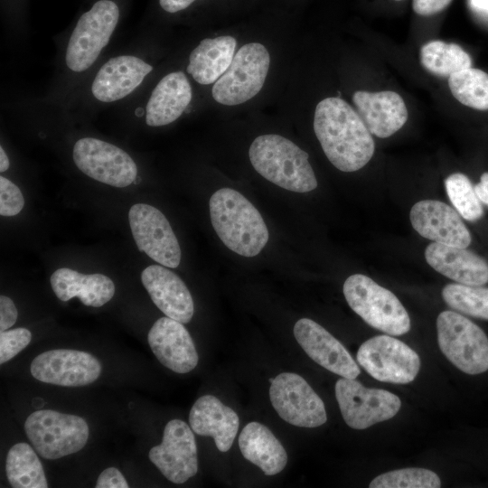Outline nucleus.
<instances>
[{
    "label": "nucleus",
    "instance_id": "1a4fd4ad",
    "mask_svg": "<svg viewBox=\"0 0 488 488\" xmlns=\"http://www.w3.org/2000/svg\"><path fill=\"white\" fill-rule=\"evenodd\" d=\"M359 364L375 380L406 384L414 380L420 368L418 354L389 335L365 341L356 354Z\"/></svg>",
    "mask_w": 488,
    "mask_h": 488
},
{
    "label": "nucleus",
    "instance_id": "423d86ee",
    "mask_svg": "<svg viewBox=\"0 0 488 488\" xmlns=\"http://www.w3.org/2000/svg\"><path fill=\"white\" fill-rule=\"evenodd\" d=\"M24 430L36 452L50 460L77 453L89 434L84 418L51 409L33 412L24 422Z\"/></svg>",
    "mask_w": 488,
    "mask_h": 488
},
{
    "label": "nucleus",
    "instance_id": "c03bdc74",
    "mask_svg": "<svg viewBox=\"0 0 488 488\" xmlns=\"http://www.w3.org/2000/svg\"><path fill=\"white\" fill-rule=\"evenodd\" d=\"M274 379L270 378L268 380L269 382L271 383L273 381Z\"/></svg>",
    "mask_w": 488,
    "mask_h": 488
},
{
    "label": "nucleus",
    "instance_id": "f8f14e48",
    "mask_svg": "<svg viewBox=\"0 0 488 488\" xmlns=\"http://www.w3.org/2000/svg\"><path fill=\"white\" fill-rule=\"evenodd\" d=\"M73 161L89 177L114 187L128 186L137 174L136 164L128 154L93 137H84L75 143Z\"/></svg>",
    "mask_w": 488,
    "mask_h": 488
},
{
    "label": "nucleus",
    "instance_id": "9d476101",
    "mask_svg": "<svg viewBox=\"0 0 488 488\" xmlns=\"http://www.w3.org/2000/svg\"><path fill=\"white\" fill-rule=\"evenodd\" d=\"M335 397L345 423L353 429H365L386 421L401 407L397 395L385 389L365 388L355 379L343 377L335 383Z\"/></svg>",
    "mask_w": 488,
    "mask_h": 488
},
{
    "label": "nucleus",
    "instance_id": "412c9836",
    "mask_svg": "<svg viewBox=\"0 0 488 488\" xmlns=\"http://www.w3.org/2000/svg\"><path fill=\"white\" fill-rule=\"evenodd\" d=\"M153 67L143 60L121 55L108 60L98 71L92 86L93 96L102 102H113L136 89Z\"/></svg>",
    "mask_w": 488,
    "mask_h": 488
},
{
    "label": "nucleus",
    "instance_id": "6e6552de",
    "mask_svg": "<svg viewBox=\"0 0 488 488\" xmlns=\"http://www.w3.org/2000/svg\"><path fill=\"white\" fill-rule=\"evenodd\" d=\"M119 18L117 5L100 0L79 19L66 50V64L73 71L89 69L107 46Z\"/></svg>",
    "mask_w": 488,
    "mask_h": 488
},
{
    "label": "nucleus",
    "instance_id": "ea45409f",
    "mask_svg": "<svg viewBox=\"0 0 488 488\" xmlns=\"http://www.w3.org/2000/svg\"><path fill=\"white\" fill-rule=\"evenodd\" d=\"M476 194L481 201L488 206V173H483L480 182L474 186Z\"/></svg>",
    "mask_w": 488,
    "mask_h": 488
},
{
    "label": "nucleus",
    "instance_id": "7ed1b4c3",
    "mask_svg": "<svg viewBox=\"0 0 488 488\" xmlns=\"http://www.w3.org/2000/svg\"><path fill=\"white\" fill-rule=\"evenodd\" d=\"M249 156L261 176L281 188L307 192L317 187L308 154L282 136H258L250 145Z\"/></svg>",
    "mask_w": 488,
    "mask_h": 488
},
{
    "label": "nucleus",
    "instance_id": "bb28decb",
    "mask_svg": "<svg viewBox=\"0 0 488 488\" xmlns=\"http://www.w3.org/2000/svg\"><path fill=\"white\" fill-rule=\"evenodd\" d=\"M236 46L229 35L203 39L189 56L187 72L200 84L215 83L230 67Z\"/></svg>",
    "mask_w": 488,
    "mask_h": 488
},
{
    "label": "nucleus",
    "instance_id": "2eb2a0df",
    "mask_svg": "<svg viewBox=\"0 0 488 488\" xmlns=\"http://www.w3.org/2000/svg\"><path fill=\"white\" fill-rule=\"evenodd\" d=\"M101 364L92 354L70 349H54L36 356L31 373L36 380L54 385L79 387L94 382Z\"/></svg>",
    "mask_w": 488,
    "mask_h": 488
},
{
    "label": "nucleus",
    "instance_id": "cd10ccee",
    "mask_svg": "<svg viewBox=\"0 0 488 488\" xmlns=\"http://www.w3.org/2000/svg\"><path fill=\"white\" fill-rule=\"evenodd\" d=\"M5 473L14 488H47L48 483L42 463L27 443H17L8 451Z\"/></svg>",
    "mask_w": 488,
    "mask_h": 488
},
{
    "label": "nucleus",
    "instance_id": "f03ea898",
    "mask_svg": "<svg viewBox=\"0 0 488 488\" xmlns=\"http://www.w3.org/2000/svg\"><path fill=\"white\" fill-rule=\"evenodd\" d=\"M212 227L227 248L243 257H255L268 241V230L255 206L230 188L216 191L209 202Z\"/></svg>",
    "mask_w": 488,
    "mask_h": 488
},
{
    "label": "nucleus",
    "instance_id": "20e7f679",
    "mask_svg": "<svg viewBox=\"0 0 488 488\" xmlns=\"http://www.w3.org/2000/svg\"><path fill=\"white\" fill-rule=\"evenodd\" d=\"M343 295L350 307L371 327L395 336L409 331V315L401 302L371 277L350 276L344 281Z\"/></svg>",
    "mask_w": 488,
    "mask_h": 488
},
{
    "label": "nucleus",
    "instance_id": "f704fd0d",
    "mask_svg": "<svg viewBox=\"0 0 488 488\" xmlns=\"http://www.w3.org/2000/svg\"><path fill=\"white\" fill-rule=\"evenodd\" d=\"M24 199L20 189L10 180L0 177V214L14 216L23 208Z\"/></svg>",
    "mask_w": 488,
    "mask_h": 488
},
{
    "label": "nucleus",
    "instance_id": "393cba45",
    "mask_svg": "<svg viewBox=\"0 0 488 488\" xmlns=\"http://www.w3.org/2000/svg\"><path fill=\"white\" fill-rule=\"evenodd\" d=\"M50 280L54 294L63 302L79 297L85 305L100 307L115 294L113 281L99 273L86 275L61 267L52 273Z\"/></svg>",
    "mask_w": 488,
    "mask_h": 488
},
{
    "label": "nucleus",
    "instance_id": "2f4dec72",
    "mask_svg": "<svg viewBox=\"0 0 488 488\" xmlns=\"http://www.w3.org/2000/svg\"><path fill=\"white\" fill-rule=\"evenodd\" d=\"M446 194L455 211L465 220L475 221L483 215V209L474 186L469 178L461 173H455L445 179Z\"/></svg>",
    "mask_w": 488,
    "mask_h": 488
},
{
    "label": "nucleus",
    "instance_id": "a211bd4d",
    "mask_svg": "<svg viewBox=\"0 0 488 488\" xmlns=\"http://www.w3.org/2000/svg\"><path fill=\"white\" fill-rule=\"evenodd\" d=\"M147 340L157 360L176 373H187L198 364L193 341L182 323L161 317L149 330Z\"/></svg>",
    "mask_w": 488,
    "mask_h": 488
},
{
    "label": "nucleus",
    "instance_id": "72a5a7b5",
    "mask_svg": "<svg viewBox=\"0 0 488 488\" xmlns=\"http://www.w3.org/2000/svg\"><path fill=\"white\" fill-rule=\"evenodd\" d=\"M31 332L23 327L0 333V363L8 361L31 342Z\"/></svg>",
    "mask_w": 488,
    "mask_h": 488
},
{
    "label": "nucleus",
    "instance_id": "5701e85b",
    "mask_svg": "<svg viewBox=\"0 0 488 488\" xmlns=\"http://www.w3.org/2000/svg\"><path fill=\"white\" fill-rule=\"evenodd\" d=\"M189 423L195 434L213 437L217 448L227 452L238 433L239 419L237 413L218 398L204 395L192 405Z\"/></svg>",
    "mask_w": 488,
    "mask_h": 488
},
{
    "label": "nucleus",
    "instance_id": "58836bf2",
    "mask_svg": "<svg viewBox=\"0 0 488 488\" xmlns=\"http://www.w3.org/2000/svg\"><path fill=\"white\" fill-rule=\"evenodd\" d=\"M195 0H159L161 7L169 13H176L187 8Z\"/></svg>",
    "mask_w": 488,
    "mask_h": 488
},
{
    "label": "nucleus",
    "instance_id": "aec40b11",
    "mask_svg": "<svg viewBox=\"0 0 488 488\" xmlns=\"http://www.w3.org/2000/svg\"><path fill=\"white\" fill-rule=\"evenodd\" d=\"M352 101L371 134L380 138L392 136L408 119L405 102L394 91L359 90L353 94Z\"/></svg>",
    "mask_w": 488,
    "mask_h": 488
},
{
    "label": "nucleus",
    "instance_id": "7c9ffc66",
    "mask_svg": "<svg viewBox=\"0 0 488 488\" xmlns=\"http://www.w3.org/2000/svg\"><path fill=\"white\" fill-rule=\"evenodd\" d=\"M442 297L452 309L476 318L488 320V287L447 284Z\"/></svg>",
    "mask_w": 488,
    "mask_h": 488
},
{
    "label": "nucleus",
    "instance_id": "f3484780",
    "mask_svg": "<svg viewBox=\"0 0 488 488\" xmlns=\"http://www.w3.org/2000/svg\"><path fill=\"white\" fill-rule=\"evenodd\" d=\"M409 219L414 230L433 242L464 249L471 243V234L459 213L441 201L416 202L410 210Z\"/></svg>",
    "mask_w": 488,
    "mask_h": 488
},
{
    "label": "nucleus",
    "instance_id": "a878e982",
    "mask_svg": "<svg viewBox=\"0 0 488 488\" xmlns=\"http://www.w3.org/2000/svg\"><path fill=\"white\" fill-rule=\"evenodd\" d=\"M239 450L244 458L258 466L266 475L280 473L287 463L286 452L270 429L252 421L239 436Z\"/></svg>",
    "mask_w": 488,
    "mask_h": 488
},
{
    "label": "nucleus",
    "instance_id": "4468645a",
    "mask_svg": "<svg viewBox=\"0 0 488 488\" xmlns=\"http://www.w3.org/2000/svg\"><path fill=\"white\" fill-rule=\"evenodd\" d=\"M192 429L181 419L170 420L162 443L153 446L150 461L174 483H185L198 471L197 446Z\"/></svg>",
    "mask_w": 488,
    "mask_h": 488
},
{
    "label": "nucleus",
    "instance_id": "e433bc0d",
    "mask_svg": "<svg viewBox=\"0 0 488 488\" xmlns=\"http://www.w3.org/2000/svg\"><path fill=\"white\" fill-rule=\"evenodd\" d=\"M18 316L17 309L13 300L5 296H0V331L12 327Z\"/></svg>",
    "mask_w": 488,
    "mask_h": 488
},
{
    "label": "nucleus",
    "instance_id": "4be33fe9",
    "mask_svg": "<svg viewBox=\"0 0 488 488\" xmlns=\"http://www.w3.org/2000/svg\"><path fill=\"white\" fill-rule=\"evenodd\" d=\"M427 264L445 277L466 286L488 282L487 261L464 248L432 242L425 250Z\"/></svg>",
    "mask_w": 488,
    "mask_h": 488
},
{
    "label": "nucleus",
    "instance_id": "79ce46f5",
    "mask_svg": "<svg viewBox=\"0 0 488 488\" xmlns=\"http://www.w3.org/2000/svg\"><path fill=\"white\" fill-rule=\"evenodd\" d=\"M10 163L9 159L4 150V148L0 147V172H5L9 168Z\"/></svg>",
    "mask_w": 488,
    "mask_h": 488
},
{
    "label": "nucleus",
    "instance_id": "a19ab883",
    "mask_svg": "<svg viewBox=\"0 0 488 488\" xmlns=\"http://www.w3.org/2000/svg\"><path fill=\"white\" fill-rule=\"evenodd\" d=\"M470 4L476 10L488 13V0H470Z\"/></svg>",
    "mask_w": 488,
    "mask_h": 488
},
{
    "label": "nucleus",
    "instance_id": "0eeeda50",
    "mask_svg": "<svg viewBox=\"0 0 488 488\" xmlns=\"http://www.w3.org/2000/svg\"><path fill=\"white\" fill-rule=\"evenodd\" d=\"M270 64L267 48L249 42L239 49L224 74L212 87V98L220 104L235 106L254 98L262 89Z\"/></svg>",
    "mask_w": 488,
    "mask_h": 488
},
{
    "label": "nucleus",
    "instance_id": "37998d69",
    "mask_svg": "<svg viewBox=\"0 0 488 488\" xmlns=\"http://www.w3.org/2000/svg\"><path fill=\"white\" fill-rule=\"evenodd\" d=\"M135 114L136 117H140L144 114V109L141 108H137L135 111Z\"/></svg>",
    "mask_w": 488,
    "mask_h": 488
},
{
    "label": "nucleus",
    "instance_id": "b1692460",
    "mask_svg": "<svg viewBox=\"0 0 488 488\" xmlns=\"http://www.w3.org/2000/svg\"><path fill=\"white\" fill-rule=\"evenodd\" d=\"M192 87L183 71L165 75L155 86L146 105L145 122L161 127L175 121L192 100Z\"/></svg>",
    "mask_w": 488,
    "mask_h": 488
},
{
    "label": "nucleus",
    "instance_id": "473e14b6",
    "mask_svg": "<svg viewBox=\"0 0 488 488\" xmlns=\"http://www.w3.org/2000/svg\"><path fill=\"white\" fill-rule=\"evenodd\" d=\"M438 475L428 469L405 468L384 473L375 477L370 488H438Z\"/></svg>",
    "mask_w": 488,
    "mask_h": 488
},
{
    "label": "nucleus",
    "instance_id": "ddd939ff",
    "mask_svg": "<svg viewBox=\"0 0 488 488\" xmlns=\"http://www.w3.org/2000/svg\"><path fill=\"white\" fill-rule=\"evenodd\" d=\"M128 221L138 249L158 264L175 268L181 262V249L166 217L145 203L134 204Z\"/></svg>",
    "mask_w": 488,
    "mask_h": 488
},
{
    "label": "nucleus",
    "instance_id": "39448f33",
    "mask_svg": "<svg viewBox=\"0 0 488 488\" xmlns=\"http://www.w3.org/2000/svg\"><path fill=\"white\" fill-rule=\"evenodd\" d=\"M436 330L441 352L460 371L470 375L488 371V337L476 324L461 313L443 311Z\"/></svg>",
    "mask_w": 488,
    "mask_h": 488
},
{
    "label": "nucleus",
    "instance_id": "c85d7f7f",
    "mask_svg": "<svg viewBox=\"0 0 488 488\" xmlns=\"http://www.w3.org/2000/svg\"><path fill=\"white\" fill-rule=\"evenodd\" d=\"M420 61L432 74L449 77L472 66L470 55L456 43L431 41L420 50Z\"/></svg>",
    "mask_w": 488,
    "mask_h": 488
},
{
    "label": "nucleus",
    "instance_id": "c756f323",
    "mask_svg": "<svg viewBox=\"0 0 488 488\" xmlns=\"http://www.w3.org/2000/svg\"><path fill=\"white\" fill-rule=\"evenodd\" d=\"M452 95L463 105L478 109H488V73L468 68L448 77Z\"/></svg>",
    "mask_w": 488,
    "mask_h": 488
},
{
    "label": "nucleus",
    "instance_id": "4c0bfd02",
    "mask_svg": "<svg viewBox=\"0 0 488 488\" xmlns=\"http://www.w3.org/2000/svg\"><path fill=\"white\" fill-rule=\"evenodd\" d=\"M452 0H412L416 14L423 16L436 14L446 8Z\"/></svg>",
    "mask_w": 488,
    "mask_h": 488
},
{
    "label": "nucleus",
    "instance_id": "6ab92c4d",
    "mask_svg": "<svg viewBox=\"0 0 488 488\" xmlns=\"http://www.w3.org/2000/svg\"><path fill=\"white\" fill-rule=\"evenodd\" d=\"M141 281L154 304L168 317L189 323L194 313L192 295L183 281L164 266L151 265L141 273Z\"/></svg>",
    "mask_w": 488,
    "mask_h": 488
},
{
    "label": "nucleus",
    "instance_id": "9b49d317",
    "mask_svg": "<svg viewBox=\"0 0 488 488\" xmlns=\"http://www.w3.org/2000/svg\"><path fill=\"white\" fill-rule=\"evenodd\" d=\"M269 398L279 417L293 426L317 427L327 420L323 400L298 374L283 372L276 376Z\"/></svg>",
    "mask_w": 488,
    "mask_h": 488
},
{
    "label": "nucleus",
    "instance_id": "c9c22d12",
    "mask_svg": "<svg viewBox=\"0 0 488 488\" xmlns=\"http://www.w3.org/2000/svg\"><path fill=\"white\" fill-rule=\"evenodd\" d=\"M97 488H128L129 485L121 472L116 467H108L99 475Z\"/></svg>",
    "mask_w": 488,
    "mask_h": 488
},
{
    "label": "nucleus",
    "instance_id": "dca6fc26",
    "mask_svg": "<svg viewBox=\"0 0 488 488\" xmlns=\"http://www.w3.org/2000/svg\"><path fill=\"white\" fill-rule=\"evenodd\" d=\"M293 332L305 353L324 369L347 379H356L360 374L358 364L346 348L316 322L301 318Z\"/></svg>",
    "mask_w": 488,
    "mask_h": 488
},
{
    "label": "nucleus",
    "instance_id": "a18cd8bd",
    "mask_svg": "<svg viewBox=\"0 0 488 488\" xmlns=\"http://www.w3.org/2000/svg\"><path fill=\"white\" fill-rule=\"evenodd\" d=\"M397 1H401V0H397Z\"/></svg>",
    "mask_w": 488,
    "mask_h": 488
},
{
    "label": "nucleus",
    "instance_id": "f257e3e1",
    "mask_svg": "<svg viewBox=\"0 0 488 488\" xmlns=\"http://www.w3.org/2000/svg\"><path fill=\"white\" fill-rule=\"evenodd\" d=\"M314 130L326 157L340 171L360 170L374 154L371 132L341 98H326L316 105Z\"/></svg>",
    "mask_w": 488,
    "mask_h": 488
}]
</instances>
